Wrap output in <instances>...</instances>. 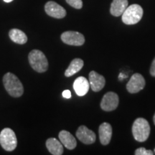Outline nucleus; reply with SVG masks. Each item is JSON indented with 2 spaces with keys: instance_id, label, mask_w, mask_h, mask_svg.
Here are the masks:
<instances>
[{
  "instance_id": "f257e3e1",
  "label": "nucleus",
  "mask_w": 155,
  "mask_h": 155,
  "mask_svg": "<svg viewBox=\"0 0 155 155\" xmlns=\"http://www.w3.org/2000/svg\"><path fill=\"white\" fill-rule=\"evenodd\" d=\"M3 83L6 91L11 96L18 98L24 93L22 83L13 73H6L3 77Z\"/></svg>"
},
{
  "instance_id": "f03ea898",
  "label": "nucleus",
  "mask_w": 155,
  "mask_h": 155,
  "mask_svg": "<svg viewBox=\"0 0 155 155\" xmlns=\"http://www.w3.org/2000/svg\"><path fill=\"white\" fill-rule=\"evenodd\" d=\"M134 137L139 142L147 141L150 134V126L147 120L144 118H138L134 122L132 126Z\"/></svg>"
},
{
  "instance_id": "7ed1b4c3",
  "label": "nucleus",
  "mask_w": 155,
  "mask_h": 155,
  "mask_svg": "<svg viewBox=\"0 0 155 155\" xmlns=\"http://www.w3.org/2000/svg\"><path fill=\"white\" fill-rule=\"evenodd\" d=\"M29 63L32 68L38 73H44L48 68L47 58L42 51L33 50L29 53Z\"/></svg>"
},
{
  "instance_id": "20e7f679",
  "label": "nucleus",
  "mask_w": 155,
  "mask_h": 155,
  "mask_svg": "<svg viewBox=\"0 0 155 155\" xmlns=\"http://www.w3.org/2000/svg\"><path fill=\"white\" fill-rule=\"evenodd\" d=\"M143 9L140 5H131L127 7L121 15L122 22L128 25H135L141 20L143 16Z\"/></svg>"
},
{
  "instance_id": "39448f33",
  "label": "nucleus",
  "mask_w": 155,
  "mask_h": 155,
  "mask_svg": "<svg viewBox=\"0 0 155 155\" xmlns=\"http://www.w3.org/2000/svg\"><path fill=\"white\" fill-rule=\"evenodd\" d=\"M0 144L7 152L15 150L17 145V140L15 133L12 129L5 128L0 133Z\"/></svg>"
},
{
  "instance_id": "423d86ee",
  "label": "nucleus",
  "mask_w": 155,
  "mask_h": 155,
  "mask_svg": "<svg viewBox=\"0 0 155 155\" xmlns=\"http://www.w3.org/2000/svg\"><path fill=\"white\" fill-rule=\"evenodd\" d=\"M119 96L114 92H108L103 97L101 102V108L105 111H112L119 106Z\"/></svg>"
},
{
  "instance_id": "0eeeda50",
  "label": "nucleus",
  "mask_w": 155,
  "mask_h": 155,
  "mask_svg": "<svg viewBox=\"0 0 155 155\" xmlns=\"http://www.w3.org/2000/svg\"><path fill=\"white\" fill-rule=\"evenodd\" d=\"M61 40L69 45L81 46L84 44L85 38L83 34L75 31H67L61 35Z\"/></svg>"
},
{
  "instance_id": "6e6552de",
  "label": "nucleus",
  "mask_w": 155,
  "mask_h": 155,
  "mask_svg": "<svg viewBox=\"0 0 155 155\" xmlns=\"http://www.w3.org/2000/svg\"><path fill=\"white\" fill-rule=\"evenodd\" d=\"M145 79L140 73H134L127 84V89L130 94H137L144 89Z\"/></svg>"
},
{
  "instance_id": "1a4fd4ad",
  "label": "nucleus",
  "mask_w": 155,
  "mask_h": 155,
  "mask_svg": "<svg viewBox=\"0 0 155 155\" xmlns=\"http://www.w3.org/2000/svg\"><path fill=\"white\" fill-rule=\"evenodd\" d=\"M45 10L47 15L56 19H62L66 16V10L53 1H49L45 4Z\"/></svg>"
},
{
  "instance_id": "9d476101",
  "label": "nucleus",
  "mask_w": 155,
  "mask_h": 155,
  "mask_svg": "<svg viewBox=\"0 0 155 155\" xmlns=\"http://www.w3.org/2000/svg\"><path fill=\"white\" fill-rule=\"evenodd\" d=\"M77 138L85 144H92L96 141V136L86 126H81L76 131Z\"/></svg>"
},
{
  "instance_id": "9b49d317",
  "label": "nucleus",
  "mask_w": 155,
  "mask_h": 155,
  "mask_svg": "<svg viewBox=\"0 0 155 155\" xmlns=\"http://www.w3.org/2000/svg\"><path fill=\"white\" fill-rule=\"evenodd\" d=\"M89 83L90 87L94 92H98L105 86V78L96 71H92L89 73Z\"/></svg>"
},
{
  "instance_id": "f8f14e48",
  "label": "nucleus",
  "mask_w": 155,
  "mask_h": 155,
  "mask_svg": "<svg viewBox=\"0 0 155 155\" xmlns=\"http://www.w3.org/2000/svg\"><path fill=\"white\" fill-rule=\"evenodd\" d=\"M98 133H99V139L101 144L106 146L109 144L112 137V127L111 124L107 122L102 123L99 127Z\"/></svg>"
},
{
  "instance_id": "ddd939ff",
  "label": "nucleus",
  "mask_w": 155,
  "mask_h": 155,
  "mask_svg": "<svg viewBox=\"0 0 155 155\" xmlns=\"http://www.w3.org/2000/svg\"><path fill=\"white\" fill-rule=\"evenodd\" d=\"M73 88L78 96H83L88 92L90 83L86 78L83 76L78 77L73 83Z\"/></svg>"
},
{
  "instance_id": "4468645a",
  "label": "nucleus",
  "mask_w": 155,
  "mask_h": 155,
  "mask_svg": "<svg viewBox=\"0 0 155 155\" xmlns=\"http://www.w3.org/2000/svg\"><path fill=\"white\" fill-rule=\"evenodd\" d=\"M59 139L64 147L70 150L75 149L77 146V141L75 137L69 131L63 130L59 133Z\"/></svg>"
},
{
  "instance_id": "2eb2a0df",
  "label": "nucleus",
  "mask_w": 155,
  "mask_h": 155,
  "mask_svg": "<svg viewBox=\"0 0 155 155\" xmlns=\"http://www.w3.org/2000/svg\"><path fill=\"white\" fill-rule=\"evenodd\" d=\"M128 7V0H113L110 12L113 16L119 17L122 15Z\"/></svg>"
},
{
  "instance_id": "dca6fc26",
  "label": "nucleus",
  "mask_w": 155,
  "mask_h": 155,
  "mask_svg": "<svg viewBox=\"0 0 155 155\" xmlns=\"http://www.w3.org/2000/svg\"><path fill=\"white\" fill-rule=\"evenodd\" d=\"M46 147L50 154L61 155L63 154V147L61 141L55 138H50L46 141Z\"/></svg>"
},
{
  "instance_id": "f3484780",
  "label": "nucleus",
  "mask_w": 155,
  "mask_h": 155,
  "mask_svg": "<svg viewBox=\"0 0 155 155\" xmlns=\"http://www.w3.org/2000/svg\"><path fill=\"white\" fill-rule=\"evenodd\" d=\"M83 65H84V63H83V60L80 59V58H75L71 61L68 68L65 71V75L66 77L72 76L82 69Z\"/></svg>"
},
{
  "instance_id": "a211bd4d",
  "label": "nucleus",
  "mask_w": 155,
  "mask_h": 155,
  "mask_svg": "<svg viewBox=\"0 0 155 155\" xmlns=\"http://www.w3.org/2000/svg\"><path fill=\"white\" fill-rule=\"evenodd\" d=\"M9 38L15 43L23 45L28 41V37L26 34L19 29H12L9 32Z\"/></svg>"
},
{
  "instance_id": "6ab92c4d",
  "label": "nucleus",
  "mask_w": 155,
  "mask_h": 155,
  "mask_svg": "<svg viewBox=\"0 0 155 155\" xmlns=\"http://www.w3.org/2000/svg\"><path fill=\"white\" fill-rule=\"evenodd\" d=\"M66 2L75 9H80L83 7L82 0H65Z\"/></svg>"
},
{
  "instance_id": "aec40b11",
  "label": "nucleus",
  "mask_w": 155,
  "mask_h": 155,
  "mask_svg": "<svg viewBox=\"0 0 155 155\" xmlns=\"http://www.w3.org/2000/svg\"><path fill=\"white\" fill-rule=\"evenodd\" d=\"M135 155H153L154 152L152 150H147L144 147H141L136 150L134 152Z\"/></svg>"
},
{
  "instance_id": "412c9836",
  "label": "nucleus",
  "mask_w": 155,
  "mask_h": 155,
  "mask_svg": "<svg viewBox=\"0 0 155 155\" xmlns=\"http://www.w3.org/2000/svg\"><path fill=\"white\" fill-rule=\"evenodd\" d=\"M150 74L152 76L155 77V58L154 59V61H152V65H151L150 68Z\"/></svg>"
},
{
  "instance_id": "4be33fe9",
  "label": "nucleus",
  "mask_w": 155,
  "mask_h": 155,
  "mask_svg": "<svg viewBox=\"0 0 155 155\" xmlns=\"http://www.w3.org/2000/svg\"><path fill=\"white\" fill-rule=\"evenodd\" d=\"M62 95H63V98H70L71 97V92L69 90H65V91H64L63 92V94H62Z\"/></svg>"
},
{
  "instance_id": "5701e85b",
  "label": "nucleus",
  "mask_w": 155,
  "mask_h": 155,
  "mask_svg": "<svg viewBox=\"0 0 155 155\" xmlns=\"http://www.w3.org/2000/svg\"><path fill=\"white\" fill-rule=\"evenodd\" d=\"M4 1H5V2H7V3H9V2H12L13 0H4Z\"/></svg>"
},
{
  "instance_id": "b1692460",
  "label": "nucleus",
  "mask_w": 155,
  "mask_h": 155,
  "mask_svg": "<svg viewBox=\"0 0 155 155\" xmlns=\"http://www.w3.org/2000/svg\"><path fill=\"white\" fill-rule=\"evenodd\" d=\"M153 121H154V124H155V114L154 115V117H153Z\"/></svg>"
}]
</instances>
